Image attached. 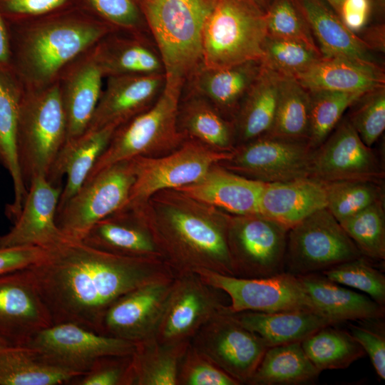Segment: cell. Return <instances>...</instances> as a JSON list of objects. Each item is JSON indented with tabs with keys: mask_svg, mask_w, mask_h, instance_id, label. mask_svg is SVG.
I'll use <instances>...</instances> for the list:
<instances>
[{
	"mask_svg": "<svg viewBox=\"0 0 385 385\" xmlns=\"http://www.w3.org/2000/svg\"><path fill=\"white\" fill-rule=\"evenodd\" d=\"M26 270L53 324L72 323L99 334L106 311L119 297L176 275L161 258L118 255L68 238Z\"/></svg>",
	"mask_w": 385,
	"mask_h": 385,
	"instance_id": "1",
	"label": "cell"
},
{
	"mask_svg": "<svg viewBox=\"0 0 385 385\" xmlns=\"http://www.w3.org/2000/svg\"><path fill=\"white\" fill-rule=\"evenodd\" d=\"M134 209L175 274L204 270L235 276L228 245L230 214L174 189L160 191Z\"/></svg>",
	"mask_w": 385,
	"mask_h": 385,
	"instance_id": "2",
	"label": "cell"
},
{
	"mask_svg": "<svg viewBox=\"0 0 385 385\" xmlns=\"http://www.w3.org/2000/svg\"><path fill=\"white\" fill-rule=\"evenodd\" d=\"M57 11L21 20L6 19L11 70L25 89L53 83L68 63L115 31L95 16L61 15Z\"/></svg>",
	"mask_w": 385,
	"mask_h": 385,
	"instance_id": "3",
	"label": "cell"
},
{
	"mask_svg": "<svg viewBox=\"0 0 385 385\" xmlns=\"http://www.w3.org/2000/svg\"><path fill=\"white\" fill-rule=\"evenodd\" d=\"M217 0H145L140 2L160 53L166 82L183 86L202 64V31Z\"/></svg>",
	"mask_w": 385,
	"mask_h": 385,
	"instance_id": "4",
	"label": "cell"
},
{
	"mask_svg": "<svg viewBox=\"0 0 385 385\" xmlns=\"http://www.w3.org/2000/svg\"><path fill=\"white\" fill-rule=\"evenodd\" d=\"M66 138V120L57 81L38 88H23L17 150L26 189L33 178H47Z\"/></svg>",
	"mask_w": 385,
	"mask_h": 385,
	"instance_id": "5",
	"label": "cell"
},
{
	"mask_svg": "<svg viewBox=\"0 0 385 385\" xmlns=\"http://www.w3.org/2000/svg\"><path fill=\"white\" fill-rule=\"evenodd\" d=\"M182 88L166 82L150 108L119 125L88 178L118 162L160 156L178 148L186 139L177 120Z\"/></svg>",
	"mask_w": 385,
	"mask_h": 385,
	"instance_id": "6",
	"label": "cell"
},
{
	"mask_svg": "<svg viewBox=\"0 0 385 385\" xmlns=\"http://www.w3.org/2000/svg\"><path fill=\"white\" fill-rule=\"evenodd\" d=\"M267 36L265 12L257 6L217 0L202 31V65L222 68L261 60Z\"/></svg>",
	"mask_w": 385,
	"mask_h": 385,
	"instance_id": "7",
	"label": "cell"
},
{
	"mask_svg": "<svg viewBox=\"0 0 385 385\" xmlns=\"http://www.w3.org/2000/svg\"><path fill=\"white\" fill-rule=\"evenodd\" d=\"M134 180L131 160L113 164L88 178L58 209V227L67 238L81 240L95 224L125 207Z\"/></svg>",
	"mask_w": 385,
	"mask_h": 385,
	"instance_id": "8",
	"label": "cell"
},
{
	"mask_svg": "<svg viewBox=\"0 0 385 385\" xmlns=\"http://www.w3.org/2000/svg\"><path fill=\"white\" fill-rule=\"evenodd\" d=\"M361 256L339 221L325 207L289 229L284 272L295 276L322 272Z\"/></svg>",
	"mask_w": 385,
	"mask_h": 385,
	"instance_id": "9",
	"label": "cell"
},
{
	"mask_svg": "<svg viewBox=\"0 0 385 385\" xmlns=\"http://www.w3.org/2000/svg\"><path fill=\"white\" fill-rule=\"evenodd\" d=\"M231 152L215 150L186 138L178 148L165 155L131 159L135 180L124 208L143 205L160 191L197 181L212 165L228 158Z\"/></svg>",
	"mask_w": 385,
	"mask_h": 385,
	"instance_id": "10",
	"label": "cell"
},
{
	"mask_svg": "<svg viewBox=\"0 0 385 385\" xmlns=\"http://www.w3.org/2000/svg\"><path fill=\"white\" fill-rule=\"evenodd\" d=\"M288 230L261 214H230L228 245L234 277L257 279L284 272Z\"/></svg>",
	"mask_w": 385,
	"mask_h": 385,
	"instance_id": "11",
	"label": "cell"
},
{
	"mask_svg": "<svg viewBox=\"0 0 385 385\" xmlns=\"http://www.w3.org/2000/svg\"><path fill=\"white\" fill-rule=\"evenodd\" d=\"M23 346L54 366L83 375L101 357L132 355L135 343L61 323L39 331Z\"/></svg>",
	"mask_w": 385,
	"mask_h": 385,
	"instance_id": "12",
	"label": "cell"
},
{
	"mask_svg": "<svg viewBox=\"0 0 385 385\" xmlns=\"http://www.w3.org/2000/svg\"><path fill=\"white\" fill-rule=\"evenodd\" d=\"M190 344L240 384H248L268 348L227 306L197 331Z\"/></svg>",
	"mask_w": 385,
	"mask_h": 385,
	"instance_id": "13",
	"label": "cell"
},
{
	"mask_svg": "<svg viewBox=\"0 0 385 385\" xmlns=\"http://www.w3.org/2000/svg\"><path fill=\"white\" fill-rule=\"evenodd\" d=\"M314 149L306 140L265 135L239 145L220 164L265 183L309 178Z\"/></svg>",
	"mask_w": 385,
	"mask_h": 385,
	"instance_id": "14",
	"label": "cell"
},
{
	"mask_svg": "<svg viewBox=\"0 0 385 385\" xmlns=\"http://www.w3.org/2000/svg\"><path fill=\"white\" fill-rule=\"evenodd\" d=\"M195 273L229 297L227 309L232 313L245 311L272 313L297 309L320 313L298 277L285 272L257 279L240 278L204 270Z\"/></svg>",
	"mask_w": 385,
	"mask_h": 385,
	"instance_id": "15",
	"label": "cell"
},
{
	"mask_svg": "<svg viewBox=\"0 0 385 385\" xmlns=\"http://www.w3.org/2000/svg\"><path fill=\"white\" fill-rule=\"evenodd\" d=\"M225 294L198 274H178L155 338L162 343L190 342L197 331L228 304Z\"/></svg>",
	"mask_w": 385,
	"mask_h": 385,
	"instance_id": "16",
	"label": "cell"
},
{
	"mask_svg": "<svg viewBox=\"0 0 385 385\" xmlns=\"http://www.w3.org/2000/svg\"><path fill=\"white\" fill-rule=\"evenodd\" d=\"M384 175V164L376 152L361 140L345 118L314 150L309 178L323 183L355 180L382 183Z\"/></svg>",
	"mask_w": 385,
	"mask_h": 385,
	"instance_id": "17",
	"label": "cell"
},
{
	"mask_svg": "<svg viewBox=\"0 0 385 385\" xmlns=\"http://www.w3.org/2000/svg\"><path fill=\"white\" fill-rule=\"evenodd\" d=\"M175 277L145 284L119 297L104 315L101 334L134 343L155 337Z\"/></svg>",
	"mask_w": 385,
	"mask_h": 385,
	"instance_id": "18",
	"label": "cell"
},
{
	"mask_svg": "<svg viewBox=\"0 0 385 385\" xmlns=\"http://www.w3.org/2000/svg\"><path fill=\"white\" fill-rule=\"evenodd\" d=\"M53 324L26 268L0 275V339L9 346H23Z\"/></svg>",
	"mask_w": 385,
	"mask_h": 385,
	"instance_id": "19",
	"label": "cell"
},
{
	"mask_svg": "<svg viewBox=\"0 0 385 385\" xmlns=\"http://www.w3.org/2000/svg\"><path fill=\"white\" fill-rule=\"evenodd\" d=\"M61 191V186L46 177L33 178L14 226L0 236V248L38 246L48 249L67 239L56 223Z\"/></svg>",
	"mask_w": 385,
	"mask_h": 385,
	"instance_id": "20",
	"label": "cell"
},
{
	"mask_svg": "<svg viewBox=\"0 0 385 385\" xmlns=\"http://www.w3.org/2000/svg\"><path fill=\"white\" fill-rule=\"evenodd\" d=\"M96 108L86 130L118 127L150 108L166 83L165 75H120L106 78Z\"/></svg>",
	"mask_w": 385,
	"mask_h": 385,
	"instance_id": "21",
	"label": "cell"
},
{
	"mask_svg": "<svg viewBox=\"0 0 385 385\" xmlns=\"http://www.w3.org/2000/svg\"><path fill=\"white\" fill-rule=\"evenodd\" d=\"M103 78L93 47L76 58L58 75L56 81L66 120V141L86 130L103 90Z\"/></svg>",
	"mask_w": 385,
	"mask_h": 385,
	"instance_id": "22",
	"label": "cell"
},
{
	"mask_svg": "<svg viewBox=\"0 0 385 385\" xmlns=\"http://www.w3.org/2000/svg\"><path fill=\"white\" fill-rule=\"evenodd\" d=\"M265 183L235 173L220 163L197 181L174 189L201 203L234 215L260 214Z\"/></svg>",
	"mask_w": 385,
	"mask_h": 385,
	"instance_id": "23",
	"label": "cell"
},
{
	"mask_svg": "<svg viewBox=\"0 0 385 385\" xmlns=\"http://www.w3.org/2000/svg\"><path fill=\"white\" fill-rule=\"evenodd\" d=\"M262 66L261 60L222 68L202 64L187 79L182 91L203 97L233 122Z\"/></svg>",
	"mask_w": 385,
	"mask_h": 385,
	"instance_id": "24",
	"label": "cell"
},
{
	"mask_svg": "<svg viewBox=\"0 0 385 385\" xmlns=\"http://www.w3.org/2000/svg\"><path fill=\"white\" fill-rule=\"evenodd\" d=\"M93 51L104 78L165 74L160 53L151 36L112 31L93 46Z\"/></svg>",
	"mask_w": 385,
	"mask_h": 385,
	"instance_id": "25",
	"label": "cell"
},
{
	"mask_svg": "<svg viewBox=\"0 0 385 385\" xmlns=\"http://www.w3.org/2000/svg\"><path fill=\"white\" fill-rule=\"evenodd\" d=\"M81 241L118 255L161 258L150 230L133 208H123L98 222Z\"/></svg>",
	"mask_w": 385,
	"mask_h": 385,
	"instance_id": "26",
	"label": "cell"
},
{
	"mask_svg": "<svg viewBox=\"0 0 385 385\" xmlns=\"http://www.w3.org/2000/svg\"><path fill=\"white\" fill-rule=\"evenodd\" d=\"M293 77L309 91L369 92L385 84L375 62L342 57H322Z\"/></svg>",
	"mask_w": 385,
	"mask_h": 385,
	"instance_id": "27",
	"label": "cell"
},
{
	"mask_svg": "<svg viewBox=\"0 0 385 385\" xmlns=\"http://www.w3.org/2000/svg\"><path fill=\"white\" fill-rule=\"evenodd\" d=\"M325 184L303 178L265 183L260 199V214L289 229L313 212L327 207Z\"/></svg>",
	"mask_w": 385,
	"mask_h": 385,
	"instance_id": "28",
	"label": "cell"
},
{
	"mask_svg": "<svg viewBox=\"0 0 385 385\" xmlns=\"http://www.w3.org/2000/svg\"><path fill=\"white\" fill-rule=\"evenodd\" d=\"M23 87L10 70H0V164L9 172L13 183L14 200L6 208L14 222L27 193L19 162L17 130Z\"/></svg>",
	"mask_w": 385,
	"mask_h": 385,
	"instance_id": "29",
	"label": "cell"
},
{
	"mask_svg": "<svg viewBox=\"0 0 385 385\" xmlns=\"http://www.w3.org/2000/svg\"><path fill=\"white\" fill-rule=\"evenodd\" d=\"M117 128L108 125L95 130H86L78 137L66 141L47 176L51 183L58 186H61L62 177L66 176V183L61 193L58 209L86 180Z\"/></svg>",
	"mask_w": 385,
	"mask_h": 385,
	"instance_id": "30",
	"label": "cell"
},
{
	"mask_svg": "<svg viewBox=\"0 0 385 385\" xmlns=\"http://www.w3.org/2000/svg\"><path fill=\"white\" fill-rule=\"evenodd\" d=\"M297 277L317 309L338 323L378 320L384 316V306L369 297L343 287L321 272Z\"/></svg>",
	"mask_w": 385,
	"mask_h": 385,
	"instance_id": "31",
	"label": "cell"
},
{
	"mask_svg": "<svg viewBox=\"0 0 385 385\" xmlns=\"http://www.w3.org/2000/svg\"><path fill=\"white\" fill-rule=\"evenodd\" d=\"M322 57H342L373 61L370 50L361 37L349 30L323 0H294Z\"/></svg>",
	"mask_w": 385,
	"mask_h": 385,
	"instance_id": "32",
	"label": "cell"
},
{
	"mask_svg": "<svg viewBox=\"0 0 385 385\" xmlns=\"http://www.w3.org/2000/svg\"><path fill=\"white\" fill-rule=\"evenodd\" d=\"M177 120L186 138L222 152H231L236 147L233 122L200 96L182 91Z\"/></svg>",
	"mask_w": 385,
	"mask_h": 385,
	"instance_id": "33",
	"label": "cell"
},
{
	"mask_svg": "<svg viewBox=\"0 0 385 385\" xmlns=\"http://www.w3.org/2000/svg\"><path fill=\"white\" fill-rule=\"evenodd\" d=\"M232 314L243 326L260 337L268 347L301 342L324 327L339 324L326 315L307 309Z\"/></svg>",
	"mask_w": 385,
	"mask_h": 385,
	"instance_id": "34",
	"label": "cell"
},
{
	"mask_svg": "<svg viewBox=\"0 0 385 385\" xmlns=\"http://www.w3.org/2000/svg\"><path fill=\"white\" fill-rule=\"evenodd\" d=\"M280 78V74L262 66L233 121L236 146L270 132L276 111Z\"/></svg>",
	"mask_w": 385,
	"mask_h": 385,
	"instance_id": "35",
	"label": "cell"
},
{
	"mask_svg": "<svg viewBox=\"0 0 385 385\" xmlns=\"http://www.w3.org/2000/svg\"><path fill=\"white\" fill-rule=\"evenodd\" d=\"M190 342L162 343L153 337L135 343L128 385H178L180 365Z\"/></svg>",
	"mask_w": 385,
	"mask_h": 385,
	"instance_id": "36",
	"label": "cell"
},
{
	"mask_svg": "<svg viewBox=\"0 0 385 385\" xmlns=\"http://www.w3.org/2000/svg\"><path fill=\"white\" fill-rule=\"evenodd\" d=\"M320 371L300 342L268 347L248 384L296 385L313 381Z\"/></svg>",
	"mask_w": 385,
	"mask_h": 385,
	"instance_id": "37",
	"label": "cell"
},
{
	"mask_svg": "<svg viewBox=\"0 0 385 385\" xmlns=\"http://www.w3.org/2000/svg\"><path fill=\"white\" fill-rule=\"evenodd\" d=\"M79 376L46 362L26 346L0 351V385H59Z\"/></svg>",
	"mask_w": 385,
	"mask_h": 385,
	"instance_id": "38",
	"label": "cell"
},
{
	"mask_svg": "<svg viewBox=\"0 0 385 385\" xmlns=\"http://www.w3.org/2000/svg\"><path fill=\"white\" fill-rule=\"evenodd\" d=\"M300 342L304 353L320 372L346 369L365 354L350 332L332 325L316 331Z\"/></svg>",
	"mask_w": 385,
	"mask_h": 385,
	"instance_id": "39",
	"label": "cell"
},
{
	"mask_svg": "<svg viewBox=\"0 0 385 385\" xmlns=\"http://www.w3.org/2000/svg\"><path fill=\"white\" fill-rule=\"evenodd\" d=\"M309 108V91L294 77L281 75L274 118L267 135L307 140Z\"/></svg>",
	"mask_w": 385,
	"mask_h": 385,
	"instance_id": "40",
	"label": "cell"
},
{
	"mask_svg": "<svg viewBox=\"0 0 385 385\" xmlns=\"http://www.w3.org/2000/svg\"><path fill=\"white\" fill-rule=\"evenodd\" d=\"M367 92L309 91L310 108L307 140L315 149L329 136L344 113Z\"/></svg>",
	"mask_w": 385,
	"mask_h": 385,
	"instance_id": "41",
	"label": "cell"
},
{
	"mask_svg": "<svg viewBox=\"0 0 385 385\" xmlns=\"http://www.w3.org/2000/svg\"><path fill=\"white\" fill-rule=\"evenodd\" d=\"M339 222L362 256L374 260H384V200Z\"/></svg>",
	"mask_w": 385,
	"mask_h": 385,
	"instance_id": "42",
	"label": "cell"
},
{
	"mask_svg": "<svg viewBox=\"0 0 385 385\" xmlns=\"http://www.w3.org/2000/svg\"><path fill=\"white\" fill-rule=\"evenodd\" d=\"M324 184L327 208L339 222L384 200L382 183L355 180Z\"/></svg>",
	"mask_w": 385,
	"mask_h": 385,
	"instance_id": "43",
	"label": "cell"
},
{
	"mask_svg": "<svg viewBox=\"0 0 385 385\" xmlns=\"http://www.w3.org/2000/svg\"><path fill=\"white\" fill-rule=\"evenodd\" d=\"M322 57V53L300 41L267 35L261 62L282 76H294Z\"/></svg>",
	"mask_w": 385,
	"mask_h": 385,
	"instance_id": "44",
	"label": "cell"
},
{
	"mask_svg": "<svg viewBox=\"0 0 385 385\" xmlns=\"http://www.w3.org/2000/svg\"><path fill=\"white\" fill-rule=\"evenodd\" d=\"M329 279L366 293L378 304H385V276L364 256L346 261L321 272Z\"/></svg>",
	"mask_w": 385,
	"mask_h": 385,
	"instance_id": "45",
	"label": "cell"
},
{
	"mask_svg": "<svg viewBox=\"0 0 385 385\" xmlns=\"http://www.w3.org/2000/svg\"><path fill=\"white\" fill-rule=\"evenodd\" d=\"M265 19L268 36L300 41L320 52L294 0H272Z\"/></svg>",
	"mask_w": 385,
	"mask_h": 385,
	"instance_id": "46",
	"label": "cell"
},
{
	"mask_svg": "<svg viewBox=\"0 0 385 385\" xmlns=\"http://www.w3.org/2000/svg\"><path fill=\"white\" fill-rule=\"evenodd\" d=\"M349 108L347 119L361 140L371 147L385 129L384 86L366 93Z\"/></svg>",
	"mask_w": 385,
	"mask_h": 385,
	"instance_id": "47",
	"label": "cell"
},
{
	"mask_svg": "<svg viewBox=\"0 0 385 385\" xmlns=\"http://www.w3.org/2000/svg\"><path fill=\"white\" fill-rule=\"evenodd\" d=\"M86 1L95 16L115 31L152 37L143 11L135 0Z\"/></svg>",
	"mask_w": 385,
	"mask_h": 385,
	"instance_id": "48",
	"label": "cell"
},
{
	"mask_svg": "<svg viewBox=\"0 0 385 385\" xmlns=\"http://www.w3.org/2000/svg\"><path fill=\"white\" fill-rule=\"evenodd\" d=\"M178 381V385H240L190 344L182 359Z\"/></svg>",
	"mask_w": 385,
	"mask_h": 385,
	"instance_id": "49",
	"label": "cell"
},
{
	"mask_svg": "<svg viewBox=\"0 0 385 385\" xmlns=\"http://www.w3.org/2000/svg\"><path fill=\"white\" fill-rule=\"evenodd\" d=\"M130 357L131 355L101 357L85 374L71 382L77 385H128Z\"/></svg>",
	"mask_w": 385,
	"mask_h": 385,
	"instance_id": "50",
	"label": "cell"
},
{
	"mask_svg": "<svg viewBox=\"0 0 385 385\" xmlns=\"http://www.w3.org/2000/svg\"><path fill=\"white\" fill-rule=\"evenodd\" d=\"M69 0H0V9L6 20H21L61 10Z\"/></svg>",
	"mask_w": 385,
	"mask_h": 385,
	"instance_id": "51",
	"label": "cell"
},
{
	"mask_svg": "<svg viewBox=\"0 0 385 385\" xmlns=\"http://www.w3.org/2000/svg\"><path fill=\"white\" fill-rule=\"evenodd\" d=\"M350 334L366 353L381 379H385V338L377 331L360 326H350Z\"/></svg>",
	"mask_w": 385,
	"mask_h": 385,
	"instance_id": "52",
	"label": "cell"
},
{
	"mask_svg": "<svg viewBox=\"0 0 385 385\" xmlns=\"http://www.w3.org/2000/svg\"><path fill=\"white\" fill-rule=\"evenodd\" d=\"M48 249L38 246L0 248V275L27 268L40 261Z\"/></svg>",
	"mask_w": 385,
	"mask_h": 385,
	"instance_id": "53",
	"label": "cell"
},
{
	"mask_svg": "<svg viewBox=\"0 0 385 385\" xmlns=\"http://www.w3.org/2000/svg\"><path fill=\"white\" fill-rule=\"evenodd\" d=\"M374 7L372 0H343L338 16L343 24L356 34L365 27Z\"/></svg>",
	"mask_w": 385,
	"mask_h": 385,
	"instance_id": "54",
	"label": "cell"
},
{
	"mask_svg": "<svg viewBox=\"0 0 385 385\" xmlns=\"http://www.w3.org/2000/svg\"><path fill=\"white\" fill-rule=\"evenodd\" d=\"M0 70H11L10 38L6 20L0 9Z\"/></svg>",
	"mask_w": 385,
	"mask_h": 385,
	"instance_id": "55",
	"label": "cell"
},
{
	"mask_svg": "<svg viewBox=\"0 0 385 385\" xmlns=\"http://www.w3.org/2000/svg\"><path fill=\"white\" fill-rule=\"evenodd\" d=\"M366 46L371 49L384 50V26L375 25L369 27L361 38Z\"/></svg>",
	"mask_w": 385,
	"mask_h": 385,
	"instance_id": "56",
	"label": "cell"
},
{
	"mask_svg": "<svg viewBox=\"0 0 385 385\" xmlns=\"http://www.w3.org/2000/svg\"><path fill=\"white\" fill-rule=\"evenodd\" d=\"M263 10L265 12L267 9L272 0H247Z\"/></svg>",
	"mask_w": 385,
	"mask_h": 385,
	"instance_id": "57",
	"label": "cell"
},
{
	"mask_svg": "<svg viewBox=\"0 0 385 385\" xmlns=\"http://www.w3.org/2000/svg\"><path fill=\"white\" fill-rule=\"evenodd\" d=\"M323 1L326 2L338 15L340 6L343 0H323Z\"/></svg>",
	"mask_w": 385,
	"mask_h": 385,
	"instance_id": "58",
	"label": "cell"
},
{
	"mask_svg": "<svg viewBox=\"0 0 385 385\" xmlns=\"http://www.w3.org/2000/svg\"><path fill=\"white\" fill-rule=\"evenodd\" d=\"M375 7L379 8L381 11L384 9L385 0H372Z\"/></svg>",
	"mask_w": 385,
	"mask_h": 385,
	"instance_id": "59",
	"label": "cell"
},
{
	"mask_svg": "<svg viewBox=\"0 0 385 385\" xmlns=\"http://www.w3.org/2000/svg\"><path fill=\"white\" fill-rule=\"evenodd\" d=\"M7 346H9L0 339V351Z\"/></svg>",
	"mask_w": 385,
	"mask_h": 385,
	"instance_id": "60",
	"label": "cell"
},
{
	"mask_svg": "<svg viewBox=\"0 0 385 385\" xmlns=\"http://www.w3.org/2000/svg\"><path fill=\"white\" fill-rule=\"evenodd\" d=\"M145 0H138V3L141 2V1H143Z\"/></svg>",
	"mask_w": 385,
	"mask_h": 385,
	"instance_id": "61",
	"label": "cell"
}]
</instances>
